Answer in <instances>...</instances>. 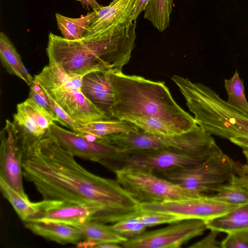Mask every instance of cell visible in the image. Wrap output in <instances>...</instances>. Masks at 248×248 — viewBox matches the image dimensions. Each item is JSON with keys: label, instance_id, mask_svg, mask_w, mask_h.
Listing matches in <instances>:
<instances>
[{"label": "cell", "instance_id": "obj_23", "mask_svg": "<svg viewBox=\"0 0 248 248\" xmlns=\"http://www.w3.org/2000/svg\"><path fill=\"white\" fill-rule=\"evenodd\" d=\"M95 15V12L88 13L79 18H71L56 13L58 28L62 37L67 40H76L82 38L83 34Z\"/></svg>", "mask_w": 248, "mask_h": 248}, {"label": "cell", "instance_id": "obj_30", "mask_svg": "<svg viewBox=\"0 0 248 248\" xmlns=\"http://www.w3.org/2000/svg\"><path fill=\"white\" fill-rule=\"evenodd\" d=\"M30 87L29 97L31 98L39 106L50 113L55 118V122H57L46 91L34 78Z\"/></svg>", "mask_w": 248, "mask_h": 248}, {"label": "cell", "instance_id": "obj_28", "mask_svg": "<svg viewBox=\"0 0 248 248\" xmlns=\"http://www.w3.org/2000/svg\"><path fill=\"white\" fill-rule=\"evenodd\" d=\"M111 227L116 232L127 239L141 234L145 232L147 228L133 216L115 222Z\"/></svg>", "mask_w": 248, "mask_h": 248}, {"label": "cell", "instance_id": "obj_39", "mask_svg": "<svg viewBox=\"0 0 248 248\" xmlns=\"http://www.w3.org/2000/svg\"><path fill=\"white\" fill-rule=\"evenodd\" d=\"M241 174L242 175L244 180V182L246 183L247 186L248 187V177L244 174Z\"/></svg>", "mask_w": 248, "mask_h": 248}, {"label": "cell", "instance_id": "obj_36", "mask_svg": "<svg viewBox=\"0 0 248 248\" xmlns=\"http://www.w3.org/2000/svg\"><path fill=\"white\" fill-rule=\"evenodd\" d=\"M243 153L245 157L246 163L240 164V172L248 177V148H243Z\"/></svg>", "mask_w": 248, "mask_h": 248}, {"label": "cell", "instance_id": "obj_24", "mask_svg": "<svg viewBox=\"0 0 248 248\" xmlns=\"http://www.w3.org/2000/svg\"><path fill=\"white\" fill-rule=\"evenodd\" d=\"M0 189L3 197L10 203L18 217L24 222L29 221L37 212V202H31L0 178Z\"/></svg>", "mask_w": 248, "mask_h": 248}, {"label": "cell", "instance_id": "obj_19", "mask_svg": "<svg viewBox=\"0 0 248 248\" xmlns=\"http://www.w3.org/2000/svg\"><path fill=\"white\" fill-rule=\"evenodd\" d=\"M207 229L226 233L248 229V204L240 206L230 212L206 221Z\"/></svg>", "mask_w": 248, "mask_h": 248}, {"label": "cell", "instance_id": "obj_26", "mask_svg": "<svg viewBox=\"0 0 248 248\" xmlns=\"http://www.w3.org/2000/svg\"><path fill=\"white\" fill-rule=\"evenodd\" d=\"M224 82L228 96L227 102L235 108L248 114V102L245 96L244 85L237 70L230 78L225 79Z\"/></svg>", "mask_w": 248, "mask_h": 248}, {"label": "cell", "instance_id": "obj_22", "mask_svg": "<svg viewBox=\"0 0 248 248\" xmlns=\"http://www.w3.org/2000/svg\"><path fill=\"white\" fill-rule=\"evenodd\" d=\"M140 130L136 125L129 121L111 119L82 124L77 132L101 138L109 135L137 132Z\"/></svg>", "mask_w": 248, "mask_h": 248}, {"label": "cell", "instance_id": "obj_21", "mask_svg": "<svg viewBox=\"0 0 248 248\" xmlns=\"http://www.w3.org/2000/svg\"><path fill=\"white\" fill-rule=\"evenodd\" d=\"M82 232L84 239L94 242V248L99 243H115L119 244L127 239L118 234L112 229L111 226L95 221H87L72 225Z\"/></svg>", "mask_w": 248, "mask_h": 248}, {"label": "cell", "instance_id": "obj_3", "mask_svg": "<svg viewBox=\"0 0 248 248\" xmlns=\"http://www.w3.org/2000/svg\"><path fill=\"white\" fill-rule=\"evenodd\" d=\"M114 102L112 119L128 121L132 118L149 117L168 123L182 134L197 125L193 116L173 98L164 82L120 73H111Z\"/></svg>", "mask_w": 248, "mask_h": 248}, {"label": "cell", "instance_id": "obj_12", "mask_svg": "<svg viewBox=\"0 0 248 248\" xmlns=\"http://www.w3.org/2000/svg\"><path fill=\"white\" fill-rule=\"evenodd\" d=\"M49 221L70 225L95 221L103 223L102 209L95 205L58 200L37 202V212L29 221Z\"/></svg>", "mask_w": 248, "mask_h": 248}, {"label": "cell", "instance_id": "obj_15", "mask_svg": "<svg viewBox=\"0 0 248 248\" xmlns=\"http://www.w3.org/2000/svg\"><path fill=\"white\" fill-rule=\"evenodd\" d=\"M136 0H113L107 6H102L83 34L84 36L99 33H107L122 29L135 21L134 11Z\"/></svg>", "mask_w": 248, "mask_h": 248}, {"label": "cell", "instance_id": "obj_25", "mask_svg": "<svg viewBox=\"0 0 248 248\" xmlns=\"http://www.w3.org/2000/svg\"><path fill=\"white\" fill-rule=\"evenodd\" d=\"M173 3V0H150L144 12V18L162 32L170 26Z\"/></svg>", "mask_w": 248, "mask_h": 248}, {"label": "cell", "instance_id": "obj_1", "mask_svg": "<svg viewBox=\"0 0 248 248\" xmlns=\"http://www.w3.org/2000/svg\"><path fill=\"white\" fill-rule=\"evenodd\" d=\"M49 134L23 153L26 180L44 200L93 204L102 210L103 223H115L140 211V204L117 180L86 170Z\"/></svg>", "mask_w": 248, "mask_h": 248}, {"label": "cell", "instance_id": "obj_9", "mask_svg": "<svg viewBox=\"0 0 248 248\" xmlns=\"http://www.w3.org/2000/svg\"><path fill=\"white\" fill-rule=\"evenodd\" d=\"M207 229L204 220L186 219L128 239L121 244L125 248H179Z\"/></svg>", "mask_w": 248, "mask_h": 248}, {"label": "cell", "instance_id": "obj_32", "mask_svg": "<svg viewBox=\"0 0 248 248\" xmlns=\"http://www.w3.org/2000/svg\"><path fill=\"white\" fill-rule=\"evenodd\" d=\"M219 232L211 230L210 232L202 239L189 246L190 248H218L220 244L217 241Z\"/></svg>", "mask_w": 248, "mask_h": 248}, {"label": "cell", "instance_id": "obj_33", "mask_svg": "<svg viewBox=\"0 0 248 248\" xmlns=\"http://www.w3.org/2000/svg\"><path fill=\"white\" fill-rule=\"evenodd\" d=\"M220 244L222 248H248V244L234 233H227Z\"/></svg>", "mask_w": 248, "mask_h": 248}, {"label": "cell", "instance_id": "obj_27", "mask_svg": "<svg viewBox=\"0 0 248 248\" xmlns=\"http://www.w3.org/2000/svg\"><path fill=\"white\" fill-rule=\"evenodd\" d=\"M127 121L136 125L140 129L153 134L173 136L179 134L178 132L165 121L149 117H136Z\"/></svg>", "mask_w": 248, "mask_h": 248}, {"label": "cell", "instance_id": "obj_31", "mask_svg": "<svg viewBox=\"0 0 248 248\" xmlns=\"http://www.w3.org/2000/svg\"><path fill=\"white\" fill-rule=\"evenodd\" d=\"M46 93L50 100L54 114L57 119V122L62 126L66 127L72 131L77 132L78 129L80 128L82 125L77 123L70 117L47 92Z\"/></svg>", "mask_w": 248, "mask_h": 248}, {"label": "cell", "instance_id": "obj_10", "mask_svg": "<svg viewBox=\"0 0 248 248\" xmlns=\"http://www.w3.org/2000/svg\"><path fill=\"white\" fill-rule=\"evenodd\" d=\"M54 122V117L31 98L17 105L12 123L23 153L32 149L48 135Z\"/></svg>", "mask_w": 248, "mask_h": 248}, {"label": "cell", "instance_id": "obj_8", "mask_svg": "<svg viewBox=\"0 0 248 248\" xmlns=\"http://www.w3.org/2000/svg\"><path fill=\"white\" fill-rule=\"evenodd\" d=\"M116 180L140 204L201 197L150 170L128 169L115 172Z\"/></svg>", "mask_w": 248, "mask_h": 248}, {"label": "cell", "instance_id": "obj_18", "mask_svg": "<svg viewBox=\"0 0 248 248\" xmlns=\"http://www.w3.org/2000/svg\"><path fill=\"white\" fill-rule=\"evenodd\" d=\"M0 58L3 67L11 75L16 76L30 86L33 78L26 69L20 55L8 37L0 33Z\"/></svg>", "mask_w": 248, "mask_h": 248}, {"label": "cell", "instance_id": "obj_4", "mask_svg": "<svg viewBox=\"0 0 248 248\" xmlns=\"http://www.w3.org/2000/svg\"><path fill=\"white\" fill-rule=\"evenodd\" d=\"M83 77L69 75L58 66L48 63L33 78L70 117L81 125L107 120L83 94L81 91Z\"/></svg>", "mask_w": 248, "mask_h": 248}, {"label": "cell", "instance_id": "obj_11", "mask_svg": "<svg viewBox=\"0 0 248 248\" xmlns=\"http://www.w3.org/2000/svg\"><path fill=\"white\" fill-rule=\"evenodd\" d=\"M240 206L216 201L204 195L174 201L142 203L140 204V208L141 211L174 215L181 220L197 219L206 221L224 215Z\"/></svg>", "mask_w": 248, "mask_h": 248}, {"label": "cell", "instance_id": "obj_7", "mask_svg": "<svg viewBox=\"0 0 248 248\" xmlns=\"http://www.w3.org/2000/svg\"><path fill=\"white\" fill-rule=\"evenodd\" d=\"M211 155H195L174 149L119 151L101 164L114 173L128 169L163 171L193 167Z\"/></svg>", "mask_w": 248, "mask_h": 248}, {"label": "cell", "instance_id": "obj_14", "mask_svg": "<svg viewBox=\"0 0 248 248\" xmlns=\"http://www.w3.org/2000/svg\"><path fill=\"white\" fill-rule=\"evenodd\" d=\"M48 132L74 156L100 164L120 151L111 144L89 140L78 132L63 128L54 122L50 125Z\"/></svg>", "mask_w": 248, "mask_h": 248}, {"label": "cell", "instance_id": "obj_17", "mask_svg": "<svg viewBox=\"0 0 248 248\" xmlns=\"http://www.w3.org/2000/svg\"><path fill=\"white\" fill-rule=\"evenodd\" d=\"M24 225L34 234L62 245H77L84 239L78 229L62 223L31 221L24 222Z\"/></svg>", "mask_w": 248, "mask_h": 248}, {"label": "cell", "instance_id": "obj_38", "mask_svg": "<svg viewBox=\"0 0 248 248\" xmlns=\"http://www.w3.org/2000/svg\"><path fill=\"white\" fill-rule=\"evenodd\" d=\"M232 233H235L248 244V229Z\"/></svg>", "mask_w": 248, "mask_h": 248}, {"label": "cell", "instance_id": "obj_34", "mask_svg": "<svg viewBox=\"0 0 248 248\" xmlns=\"http://www.w3.org/2000/svg\"><path fill=\"white\" fill-rule=\"evenodd\" d=\"M150 0H136L134 11L135 20H136L138 16L143 11H144Z\"/></svg>", "mask_w": 248, "mask_h": 248}, {"label": "cell", "instance_id": "obj_16", "mask_svg": "<svg viewBox=\"0 0 248 248\" xmlns=\"http://www.w3.org/2000/svg\"><path fill=\"white\" fill-rule=\"evenodd\" d=\"M112 72L107 70L90 72L82 78L81 91L85 96L106 117L111 119L114 102Z\"/></svg>", "mask_w": 248, "mask_h": 248}, {"label": "cell", "instance_id": "obj_29", "mask_svg": "<svg viewBox=\"0 0 248 248\" xmlns=\"http://www.w3.org/2000/svg\"><path fill=\"white\" fill-rule=\"evenodd\" d=\"M133 216L147 227L163 224H171L181 220L178 217L167 214L140 211Z\"/></svg>", "mask_w": 248, "mask_h": 248}, {"label": "cell", "instance_id": "obj_20", "mask_svg": "<svg viewBox=\"0 0 248 248\" xmlns=\"http://www.w3.org/2000/svg\"><path fill=\"white\" fill-rule=\"evenodd\" d=\"M215 193L208 197L216 201L240 206L248 204V187L240 174L235 175L229 182L217 188Z\"/></svg>", "mask_w": 248, "mask_h": 248}, {"label": "cell", "instance_id": "obj_2", "mask_svg": "<svg viewBox=\"0 0 248 248\" xmlns=\"http://www.w3.org/2000/svg\"><path fill=\"white\" fill-rule=\"evenodd\" d=\"M136 21L126 28L70 40L50 32L46 48L49 64L70 76L84 77L97 70L122 72L134 48Z\"/></svg>", "mask_w": 248, "mask_h": 248}, {"label": "cell", "instance_id": "obj_13", "mask_svg": "<svg viewBox=\"0 0 248 248\" xmlns=\"http://www.w3.org/2000/svg\"><path fill=\"white\" fill-rule=\"evenodd\" d=\"M0 132V178L22 197L29 200L23 185V152L15 135L12 123L6 120Z\"/></svg>", "mask_w": 248, "mask_h": 248}, {"label": "cell", "instance_id": "obj_5", "mask_svg": "<svg viewBox=\"0 0 248 248\" xmlns=\"http://www.w3.org/2000/svg\"><path fill=\"white\" fill-rule=\"evenodd\" d=\"M103 142L120 151L174 149L190 155L204 156L211 150L215 140L212 135L198 125L181 135L167 136L137 132L119 133L103 137Z\"/></svg>", "mask_w": 248, "mask_h": 248}, {"label": "cell", "instance_id": "obj_40", "mask_svg": "<svg viewBox=\"0 0 248 248\" xmlns=\"http://www.w3.org/2000/svg\"><path fill=\"white\" fill-rule=\"evenodd\" d=\"M246 147L247 148H248V142L246 143Z\"/></svg>", "mask_w": 248, "mask_h": 248}, {"label": "cell", "instance_id": "obj_35", "mask_svg": "<svg viewBox=\"0 0 248 248\" xmlns=\"http://www.w3.org/2000/svg\"><path fill=\"white\" fill-rule=\"evenodd\" d=\"M84 8L88 10L91 8L93 11H97L103 6L99 4L96 0H79Z\"/></svg>", "mask_w": 248, "mask_h": 248}, {"label": "cell", "instance_id": "obj_37", "mask_svg": "<svg viewBox=\"0 0 248 248\" xmlns=\"http://www.w3.org/2000/svg\"><path fill=\"white\" fill-rule=\"evenodd\" d=\"M115 243H102L98 244L95 248H120L122 246Z\"/></svg>", "mask_w": 248, "mask_h": 248}, {"label": "cell", "instance_id": "obj_6", "mask_svg": "<svg viewBox=\"0 0 248 248\" xmlns=\"http://www.w3.org/2000/svg\"><path fill=\"white\" fill-rule=\"evenodd\" d=\"M240 172V164L219 150L198 165L189 168L153 171L200 196L215 192Z\"/></svg>", "mask_w": 248, "mask_h": 248}]
</instances>
